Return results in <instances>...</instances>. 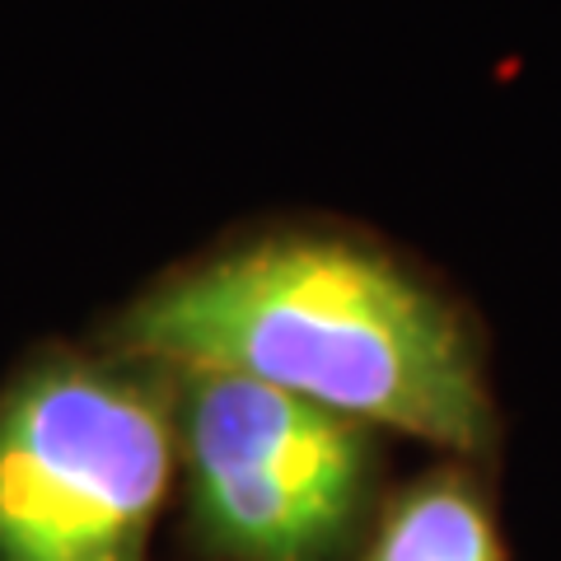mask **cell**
Instances as JSON below:
<instances>
[{
  "label": "cell",
  "mask_w": 561,
  "mask_h": 561,
  "mask_svg": "<svg viewBox=\"0 0 561 561\" xmlns=\"http://www.w3.org/2000/svg\"><path fill=\"white\" fill-rule=\"evenodd\" d=\"M169 370H230L486 463L501 408L482 323L431 267L346 220H262L179 257L94 323Z\"/></svg>",
  "instance_id": "1"
},
{
  "label": "cell",
  "mask_w": 561,
  "mask_h": 561,
  "mask_svg": "<svg viewBox=\"0 0 561 561\" xmlns=\"http://www.w3.org/2000/svg\"><path fill=\"white\" fill-rule=\"evenodd\" d=\"M179 370L94 337L0 379V561H154L179 486Z\"/></svg>",
  "instance_id": "2"
},
{
  "label": "cell",
  "mask_w": 561,
  "mask_h": 561,
  "mask_svg": "<svg viewBox=\"0 0 561 561\" xmlns=\"http://www.w3.org/2000/svg\"><path fill=\"white\" fill-rule=\"evenodd\" d=\"M192 561H351L389 491L383 431L230 370H179Z\"/></svg>",
  "instance_id": "3"
},
{
  "label": "cell",
  "mask_w": 561,
  "mask_h": 561,
  "mask_svg": "<svg viewBox=\"0 0 561 561\" xmlns=\"http://www.w3.org/2000/svg\"><path fill=\"white\" fill-rule=\"evenodd\" d=\"M351 561H511L486 463L445 454L389 486Z\"/></svg>",
  "instance_id": "4"
}]
</instances>
